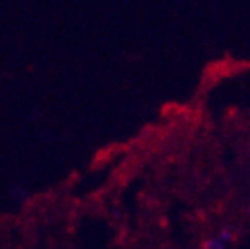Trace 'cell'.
<instances>
[{"mask_svg":"<svg viewBox=\"0 0 250 249\" xmlns=\"http://www.w3.org/2000/svg\"><path fill=\"white\" fill-rule=\"evenodd\" d=\"M227 239V235H222V240ZM222 240H211V242H208L206 249H224V244H222Z\"/></svg>","mask_w":250,"mask_h":249,"instance_id":"1","label":"cell"}]
</instances>
